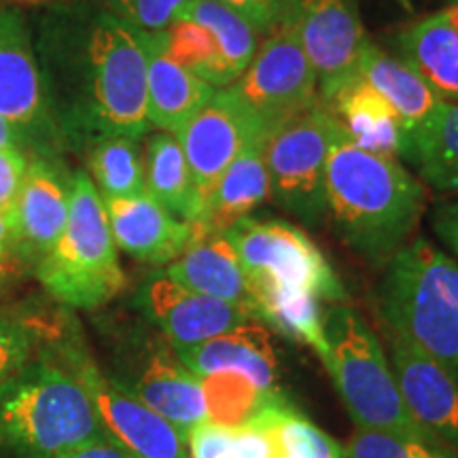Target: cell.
Returning <instances> with one entry per match:
<instances>
[{
    "label": "cell",
    "mask_w": 458,
    "mask_h": 458,
    "mask_svg": "<svg viewBox=\"0 0 458 458\" xmlns=\"http://www.w3.org/2000/svg\"><path fill=\"white\" fill-rule=\"evenodd\" d=\"M276 458H297L295 454H291V452H284L283 448L278 450V454H276Z\"/></svg>",
    "instance_id": "47"
},
{
    "label": "cell",
    "mask_w": 458,
    "mask_h": 458,
    "mask_svg": "<svg viewBox=\"0 0 458 458\" xmlns=\"http://www.w3.org/2000/svg\"><path fill=\"white\" fill-rule=\"evenodd\" d=\"M113 377L182 435L208 418L202 380L181 363L174 346L162 334L142 335L131 344L122 369Z\"/></svg>",
    "instance_id": "13"
},
{
    "label": "cell",
    "mask_w": 458,
    "mask_h": 458,
    "mask_svg": "<svg viewBox=\"0 0 458 458\" xmlns=\"http://www.w3.org/2000/svg\"><path fill=\"white\" fill-rule=\"evenodd\" d=\"M38 66L68 148L102 136L140 139L147 114V32L88 0L49 11Z\"/></svg>",
    "instance_id": "1"
},
{
    "label": "cell",
    "mask_w": 458,
    "mask_h": 458,
    "mask_svg": "<svg viewBox=\"0 0 458 458\" xmlns=\"http://www.w3.org/2000/svg\"><path fill=\"white\" fill-rule=\"evenodd\" d=\"M106 13L145 32H162L174 24L189 0H88Z\"/></svg>",
    "instance_id": "35"
},
{
    "label": "cell",
    "mask_w": 458,
    "mask_h": 458,
    "mask_svg": "<svg viewBox=\"0 0 458 458\" xmlns=\"http://www.w3.org/2000/svg\"><path fill=\"white\" fill-rule=\"evenodd\" d=\"M340 123L325 105L291 119L266 140L270 198L310 227L327 219V159Z\"/></svg>",
    "instance_id": "9"
},
{
    "label": "cell",
    "mask_w": 458,
    "mask_h": 458,
    "mask_svg": "<svg viewBox=\"0 0 458 458\" xmlns=\"http://www.w3.org/2000/svg\"><path fill=\"white\" fill-rule=\"evenodd\" d=\"M293 21L303 54L317 74L318 102L327 105L359 72L371 45L359 0H295Z\"/></svg>",
    "instance_id": "12"
},
{
    "label": "cell",
    "mask_w": 458,
    "mask_h": 458,
    "mask_svg": "<svg viewBox=\"0 0 458 458\" xmlns=\"http://www.w3.org/2000/svg\"><path fill=\"white\" fill-rule=\"evenodd\" d=\"M219 3L244 17L261 37L291 20L295 9V0H219Z\"/></svg>",
    "instance_id": "38"
},
{
    "label": "cell",
    "mask_w": 458,
    "mask_h": 458,
    "mask_svg": "<svg viewBox=\"0 0 458 458\" xmlns=\"http://www.w3.org/2000/svg\"><path fill=\"white\" fill-rule=\"evenodd\" d=\"M60 458H134V456H131L130 452H125L123 448H119V445L111 442L106 435H100V437L79 445L77 450L68 452V454Z\"/></svg>",
    "instance_id": "42"
},
{
    "label": "cell",
    "mask_w": 458,
    "mask_h": 458,
    "mask_svg": "<svg viewBox=\"0 0 458 458\" xmlns=\"http://www.w3.org/2000/svg\"><path fill=\"white\" fill-rule=\"evenodd\" d=\"M450 3V7H454V9H458V0H448Z\"/></svg>",
    "instance_id": "48"
},
{
    "label": "cell",
    "mask_w": 458,
    "mask_h": 458,
    "mask_svg": "<svg viewBox=\"0 0 458 458\" xmlns=\"http://www.w3.org/2000/svg\"><path fill=\"white\" fill-rule=\"evenodd\" d=\"M193 238L187 249L165 266L164 274L174 283L215 300L233 303L253 314L250 283L240 266V259L225 233L210 232L193 221Z\"/></svg>",
    "instance_id": "20"
},
{
    "label": "cell",
    "mask_w": 458,
    "mask_h": 458,
    "mask_svg": "<svg viewBox=\"0 0 458 458\" xmlns=\"http://www.w3.org/2000/svg\"><path fill=\"white\" fill-rule=\"evenodd\" d=\"M174 351L181 363L198 377L236 374L261 391L283 393L276 348L267 329L255 320L193 346H174Z\"/></svg>",
    "instance_id": "19"
},
{
    "label": "cell",
    "mask_w": 458,
    "mask_h": 458,
    "mask_svg": "<svg viewBox=\"0 0 458 458\" xmlns=\"http://www.w3.org/2000/svg\"><path fill=\"white\" fill-rule=\"evenodd\" d=\"M0 117L28 156L62 157L68 142L51 108L24 15L0 7Z\"/></svg>",
    "instance_id": "10"
},
{
    "label": "cell",
    "mask_w": 458,
    "mask_h": 458,
    "mask_svg": "<svg viewBox=\"0 0 458 458\" xmlns=\"http://www.w3.org/2000/svg\"><path fill=\"white\" fill-rule=\"evenodd\" d=\"M176 20H191L215 34L232 83L250 64L263 38L244 17L219 0H189Z\"/></svg>",
    "instance_id": "30"
},
{
    "label": "cell",
    "mask_w": 458,
    "mask_h": 458,
    "mask_svg": "<svg viewBox=\"0 0 458 458\" xmlns=\"http://www.w3.org/2000/svg\"><path fill=\"white\" fill-rule=\"evenodd\" d=\"M117 250L98 189L88 172H74L66 225L34 266L38 283L62 306L96 310L125 286Z\"/></svg>",
    "instance_id": "5"
},
{
    "label": "cell",
    "mask_w": 458,
    "mask_h": 458,
    "mask_svg": "<svg viewBox=\"0 0 458 458\" xmlns=\"http://www.w3.org/2000/svg\"><path fill=\"white\" fill-rule=\"evenodd\" d=\"M354 145L403 159L405 136L393 106L357 72L325 105Z\"/></svg>",
    "instance_id": "22"
},
{
    "label": "cell",
    "mask_w": 458,
    "mask_h": 458,
    "mask_svg": "<svg viewBox=\"0 0 458 458\" xmlns=\"http://www.w3.org/2000/svg\"><path fill=\"white\" fill-rule=\"evenodd\" d=\"M28 168V153L20 147L0 148V208L9 210L20 193Z\"/></svg>",
    "instance_id": "40"
},
{
    "label": "cell",
    "mask_w": 458,
    "mask_h": 458,
    "mask_svg": "<svg viewBox=\"0 0 458 458\" xmlns=\"http://www.w3.org/2000/svg\"><path fill=\"white\" fill-rule=\"evenodd\" d=\"M37 331L26 318L0 312V391L34 359Z\"/></svg>",
    "instance_id": "34"
},
{
    "label": "cell",
    "mask_w": 458,
    "mask_h": 458,
    "mask_svg": "<svg viewBox=\"0 0 458 458\" xmlns=\"http://www.w3.org/2000/svg\"><path fill=\"white\" fill-rule=\"evenodd\" d=\"M89 179L102 198H130L147 191L140 139L102 136L85 148Z\"/></svg>",
    "instance_id": "29"
},
{
    "label": "cell",
    "mask_w": 458,
    "mask_h": 458,
    "mask_svg": "<svg viewBox=\"0 0 458 458\" xmlns=\"http://www.w3.org/2000/svg\"><path fill=\"white\" fill-rule=\"evenodd\" d=\"M147 193L182 221L198 219V198L191 170L174 134L157 131L145 147Z\"/></svg>",
    "instance_id": "28"
},
{
    "label": "cell",
    "mask_w": 458,
    "mask_h": 458,
    "mask_svg": "<svg viewBox=\"0 0 458 458\" xmlns=\"http://www.w3.org/2000/svg\"><path fill=\"white\" fill-rule=\"evenodd\" d=\"M216 88L176 64L162 32H147V114L151 128L176 134L215 96Z\"/></svg>",
    "instance_id": "21"
},
{
    "label": "cell",
    "mask_w": 458,
    "mask_h": 458,
    "mask_svg": "<svg viewBox=\"0 0 458 458\" xmlns=\"http://www.w3.org/2000/svg\"><path fill=\"white\" fill-rule=\"evenodd\" d=\"M182 153L191 170L198 198V216L206 198L229 164L244 151L250 142L263 140L246 117L242 106L233 100L227 88L216 89L208 105H204L182 128L176 131ZM198 221V219H196Z\"/></svg>",
    "instance_id": "16"
},
{
    "label": "cell",
    "mask_w": 458,
    "mask_h": 458,
    "mask_svg": "<svg viewBox=\"0 0 458 458\" xmlns=\"http://www.w3.org/2000/svg\"><path fill=\"white\" fill-rule=\"evenodd\" d=\"M255 320L267 323L280 335L308 346L327 365L329 342L325 335V312L320 300L308 291L276 284H250Z\"/></svg>",
    "instance_id": "26"
},
{
    "label": "cell",
    "mask_w": 458,
    "mask_h": 458,
    "mask_svg": "<svg viewBox=\"0 0 458 458\" xmlns=\"http://www.w3.org/2000/svg\"><path fill=\"white\" fill-rule=\"evenodd\" d=\"M422 458H448V456L442 454V452L437 450V445H428L425 456H422Z\"/></svg>",
    "instance_id": "46"
},
{
    "label": "cell",
    "mask_w": 458,
    "mask_h": 458,
    "mask_svg": "<svg viewBox=\"0 0 458 458\" xmlns=\"http://www.w3.org/2000/svg\"><path fill=\"white\" fill-rule=\"evenodd\" d=\"M199 380H202L208 418L227 427L244 425L274 401L284 397V393L261 391L244 376L236 374H215Z\"/></svg>",
    "instance_id": "33"
},
{
    "label": "cell",
    "mask_w": 458,
    "mask_h": 458,
    "mask_svg": "<svg viewBox=\"0 0 458 458\" xmlns=\"http://www.w3.org/2000/svg\"><path fill=\"white\" fill-rule=\"evenodd\" d=\"M17 261H20V257H17L13 215H11V208H0V263H13V266H17Z\"/></svg>",
    "instance_id": "43"
},
{
    "label": "cell",
    "mask_w": 458,
    "mask_h": 458,
    "mask_svg": "<svg viewBox=\"0 0 458 458\" xmlns=\"http://www.w3.org/2000/svg\"><path fill=\"white\" fill-rule=\"evenodd\" d=\"M359 74L393 106L403 130L405 145L416 131L431 122L444 102L414 68L405 64L401 57L377 49L376 45H369V49L365 51L359 64Z\"/></svg>",
    "instance_id": "25"
},
{
    "label": "cell",
    "mask_w": 458,
    "mask_h": 458,
    "mask_svg": "<svg viewBox=\"0 0 458 458\" xmlns=\"http://www.w3.org/2000/svg\"><path fill=\"white\" fill-rule=\"evenodd\" d=\"M0 3H3V0H0Z\"/></svg>",
    "instance_id": "49"
},
{
    "label": "cell",
    "mask_w": 458,
    "mask_h": 458,
    "mask_svg": "<svg viewBox=\"0 0 458 458\" xmlns=\"http://www.w3.org/2000/svg\"><path fill=\"white\" fill-rule=\"evenodd\" d=\"M64 357L88 391L102 431L111 442L134 458H189L179 428L142 403L117 377L105 374L81 348H68Z\"/></svg>",
    "instance_id": "11"
},
{
    "label": "cell",
    "mask_w": 458,
    "mask_h": 458,
    "mask_svg": "<svg viewBox=\"0 0 458 458\" xmlns=\"http://www.w3.org/2000/svg\"><path fill=\"white\" fill-rule=\"evenodd\" d=\"M250 284L308 291L320 301L346 303L348 291L327 257L303 229L246 216L225 232Z\"/></svg>",
    "instance_id": "8"
},
{
    "label": "cell",
    "mask_w": 458,
    "mask_h": 458,
    "mask_svg": "<svg viewBox=\"0 0 458 458\" xmlns=\"http://www.w3.org/2000/svg\"><path fill=\"white\" fill-rule=\"evenodd\" d=\"M385 337L388 363L408 414L435 442L458 450V380L408 337L388 327Z\"/></svg>",
    "instance_id": "15"
},
{
    "label": "cell",
    "mask_w": 458,
    "mask_h": 458,
    "mask_svg": "<svg viewBox=\"0 0 458 458\" xmlns=\"http://www.w3.org/2000/svg\"><path fill=\"white\" fill-rule=\"evenodd\" d=\"M280 445L266 427L255 422L233 427L232 458H276Z\"/></svg>",
    "instance_id": "39"
},
{
    "label": "cell",
    "mask_w": 458,
    "mask_h": 458,
    "mask_svg": "<svg viewBox=\"0 0 458 458\" xmlns=\"http://www.w3.org/2000/svg\"><path fill=\"white\" fill-rule=\"evenodd\" d=\"M105 435L88 391L57 359H32L0 391V450L60 458Z\"/></svg>",
    "instance_id": "3"
},
{
    "label": "cell",
    "mask_w": 458,
    "mask_h": 458,
    "mask_svg": "<svg viewBox=\"0 0 458 458\" xmlns=\"http://www.w3.org/2000/svg\"><path fill=\"white\" fill-rule=\"evenodd\" d=\"M227 89L263 140L318 105L317 74L303 54L293 17L263 37L250 64Z\"/></svg>",
    "instance_id": "7"
},
{
    "label": "cell",
    "mask_w": 458,
    "mask_h": 458,
    "mask_svg": "<svg viewBox=\"0 0 458 458\" xmlns=\"http://www.w3.org/2000/svg\"><path fill=\"white\" fill-rule=\"evenodd\" d=\"M113 240L131 259L168 266L193 238V221H182L148 193L130 198H102Z\"/></svg>",
    "instance_id": "18"
},
{
    "label": "cell",
    "mask_w": 458,
    "mask_h": 458,
    "mask_svg": "<svg viewBox=\"0 0 458 458\" xmlns=\"http://www.w3.org/2000/svg\"><path fill=\"white\" fill-rule=\"evenodd\" d=\"M182 437L189 458H232L233 427L204 418L187 428Z\"/></svg>",
    "instance_id": "37"
},
{
    "label": "cell",
    "mask_w": 458,
    "mask_h": 458,
    "mask_svg": "<svg viewBox=\"0 0 458 458\" xmlns=\"http://www.w3.org/2000/svg\"><path fill=\"white\" fill-rule=\"evenodd\" d=\"M13 270H15L13 263H0V291H3L4 286H7Z\"/></svg>",
    "instance_id": "45"
},
{
    "label": "cell",
    "mask_w": 458,
    "mask_h": 458,
    "mask_svg": "<svg viewBox=\"0 0 458 458\" xmlns=\"http://www.w3.org/2000/svg\"><path fill=\"white\" fill-rule=\"evenodd\" d=\"M325 335L329 342L325 369L357 428L435 444L405 410L386 348L368 320L348 303H331L325 310Z\"/></svg>",
    "instance_id": "6"
},
{
    "label": "cell",
    "mask_w": 458,
    "mask_h": 458,
    "mask_svg": "<svg viewBox=\"0 0 458 458\" xmlns=\"http://www.w3.org/2000/svg\"><path fill=\"white\" fill-rule=\"evenodd\" d=\"M399 57L414 68L444 102H458V24L439 11L399 32Z\"/></svg>",
    "instance_id": "24"
},
{
    "label": "cell",
    "mask_w": 458,
    "mask_h": 458,
    "mask_svg": "<svg viewBox=\"0 0 458 458\" xmlns=\"http://www.w3.org/2000/svg\"><path fill=\"white\" fill-rule=\"evenodd\" d=\"M403 162L435 191L458 198V102H442L420 131L408 140Z\"/></svg>",
    "instance_id": "27"
},
{
    "label": "cell",
    "mask_w": 458,
    "mask_h": 458,
    "mask_svg": "<svg viewBox=\"0 0 458 458\" xmlns=\"http://www.w3.org/2000/svg\"><path fill=\"white\" fill-rule=\"evenodd\" d=\"M428 445L374 428H357L346 444V458H422Z\"/></svg>",
    "instance_id": "36"
},
{
    "label": "cell",
    "mask_w": 458,
    "mask_h": 458,
    "mask_svg": "<svg viewBox=\"0 0 458 458\" xmlns=\"http://www.w3.org/2000/svg\"><path fill=\"white\" fill-rule=\"evenodd\" d=\"M325 198L342 242L371 266L385 267L416 232L427 189L399 157L365 151L340 125L327 159Z\"/></svg>",
    "instance_id": "2"
},
{
    "label": "cell",
    "mask_w": 458,
    "mask_h": 458,
    "mask_svg": "<svg viewBox=\"0 0 458 458\" xmlns=\"http://www.w3.org/2000/svg\"><path fill=\"white\" fill-rule=\"evenodd\" d=\"M382 325L442 363L458 380V261L425 238L385 266L376 291Z\"/></svg>",
    "instance_id": "4"
},
{
    "label": "cell",
    "mask_w": 458,
    "mask_h": 458,
    "mask_svg": "<svg viewBox=\"0 0 458 458\" xmlns=\"http://www.w3.org/2000/svg\"><path fill=\"white\" fill-rule=\"evenodd\" d=\"M71 196L72 174L60 157L28 156L24 181L11 206L20 261L37 266L55 244L71 213Z\"/></svg>",
    "instance_id": "17"
},
{
    "label": "cell",
    "mask_w": 458,
    "mask_h": 458,
    "mask_svg": "<svg viewBox=\"0 0 458 458\" xmlns=\"http://www.w3.org/2000/svg\"><path fill=\"white\" fill-rule=\"evenodd\" d=\"M431 225L435 236L448 246L450 253L458 261V198L439 202L431 213Z\"/></svg>",
    "instance_id": "41"
},
{
    "label": "cell",
    "mask_w": 458,
    "mask_h": 458,
    "mask_svg": "<svg viewBox=\"0 0 458 458\" xmlns=\"http://www.w3.org/2000/svg\"><path fill=\"white\" fill-rule=\"evenodd\" d=\"M270 199V176L266 165V140H255L229 164L206 198L198 225L225 233Z\"/></svg>",
    "instance_id": "23"
},
{
    "label": "cell",
    "mask_w": 458,
    "mask_h": 458,
    "mask_svg": "<svg viewBox=\"0 0 458 458\" xmlns=\"http://www.w3.org/2000/svg\"><path fill=\"white\" fill-rule=\"evenodd\" d=\"M164 49L176 64L216 89L232 85L215 34L191 20H176L162 30Z\"/></svg>",
    "instance_id": "32"
},
{
    "label": "cell",
    "mask_w": 458,
    "mask_h": 458,
    "mask_svg": "<svg viewBox=\"0 0 458 458\" xmlns=\"http://www.w3.org/2000/svg\"><path fill=\"white\" fill-rule=\"evenodd\" d=\"M9 147H20V142H17L13 128H11V125L4 122L3 117H0V148H9Z\"/></svg>",
    "instance_id": "44"
},
{
    "label": "cell",
    "mask_w": 458,
    "mask_h": 458,
    "mask_svg": "<svg viewBox=\"0 0 458 458\" xmlns=\"http://www.w3.org/2000/svg\"><path fill=\"white\" fill-rule=\"evenodd\" d=\"M131 306L172 346H193L255 320L233 303L215 300L174 283L164 270L142 280Z\"/></svg>",
    "instance_id": "14"
},
{
    "label": "cell",
    "mask_w": 458,
    "mask_h": 458,
    "mask_svg": "<svg viewBox=\"0 0 458 458\" xmlns=\"http://www.w3.org/2000/svg\"><path fill=\"white\" fill-rule=\"evenodd\" d=\"M249 422L266 427L280 448L297 458H346L342 445L329 433L300 414L286 397L274 401Z\"/></svg>",
    "instance_id": "31"
}]
</instances>
